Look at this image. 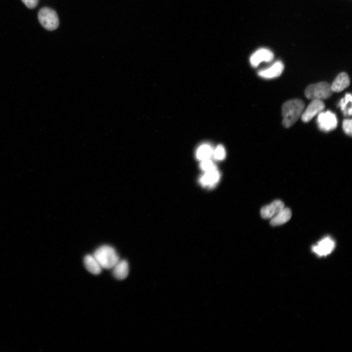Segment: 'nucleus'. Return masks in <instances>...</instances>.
<instances>
[{
  "instance_id": "6e6552de",
  "label": "nucleus",
  "mask_w": 352,
  "mask_h": 352,
  "mask_svg": "<svg viewBox=\"0 0 352 352\" xmlns=\"http://www.w3.org/2000/svg\"><path fill=\"white\" fill-rule=\"evenodd\" d=\"M335 248V242L330 237H326L313 247V251L319 256L330 254Z\"/></svg>"
},
{
  "instance_id": "20e7f679",
  "label": "nucleus",
  "mask_w": 352,
  "mask_h": 352,
  "mask_svg": "<svg viewBox=\"0 0 352 352\" xmlns=\"http://www.w3.org/2000/svg\"><path fill=\"white\" fill-rule=\"evenodd\" d=\"M38 19L41 25L48 31L56 30L59 25L56 13L49 8H44L40 10L38 14Z\"/></svg>"
},
{
  "instance_id": "39448f33",
  "label": "nucleus",
  "mask_w": 352,
  "mask_h": 352,
  "mask_svg": "<svg viewBox=\"0 0 352 352\" xmlns=\"http://www.w3.org/2000/svg\"><path fill=\"white\" fill-rule=\"evenodd\" d=\"M317 122L319 128L325 132L335 129L337 125V119L335 115L329 111L319 113Z\"/></svg>"
},
{
  "instance_id": "f3484780",
  "label": "nucleus",
  "mask_w": 352,
  "mask_h": 352,
  "mask_svg": "<svg viewBox=\"0 0 352 352\" xmlns=\"http://www.w3.org/2000/svg\"><path fill=\"white\" fill-rule=\"evenodd\" d=\"M352 95L347 94L345 97L341 99L338 106L341 108L344 116H351L352 114V107H349V104L352 103Z\"/></svg>"
},
{
  "instance_id": "0eeeda50",
  "label": "nucleus",
  "mask_w": 352,
  "mask_h": 352,
  "mask_svg": "<svg viewBox=\"0 0 352 352\" xmlns=\"http://www.w3.org/2000/svg\"><path fill=\"white\" fill-rule=\"evenodd\" d=\"M285 207L283 201L276 200L263 207L260 211L261 217L264 219H271Z\"/></svg>"
},
{
  "instance_id": "f257e3e1",
  "label": "nucleus",
  "mask_w": 352,
  "mask_h": 352,
  "mask_svg": "<svg viewBox=\"0 0 352 352\" xmlns=\"http://www.w3.org/2000/svg\"><path fill=\"white\" fill-rule=\"evenodd\" d=\"M305 103L301 100L295 99L286 102L283 106V125L289 128L294 125L302 116Z\"/></svg>"
},
{
  "instance_id": "9d476101",
  "label": "nucleus",
  "mask_w": 352,
  "mask_h": 352,
  "mask_svg": "<svg viewBox=\"0 0 352 352\" xmlns=\"http://www.w3.org/2000/svg\"><path fill=\"white\" fill-rule=\"evenodd\" d=\"M274 57L271 51L267 49H260L255 52L250 58L251 65L256 67L262 62H271Z\"/></svg>"
},
{
  "instance_id": "a211bd4d",
  "label": "nucleus",
  "mask_w": 352,
  "mask_h": 352,
  "mask_svg": "<svg viewBox=\"0 0 352 352\" xmlns=\"http://www.w3.org/2000/svg\"><path fill=\"white\" fill-rule=\"evenodd\" d=\"M200 168L204 172L217 169L214 163L210 159L201 161Z\"/></svg>"
},
{
  "instance_id": "f03ea898",
  "label": "nucleus",
  "mask_w": 352,
  "mask_h": 352,
  "mask_svg": "<svg viewBox=\"0 0 352 352\" xmlns=\"http://www.w3.org/2000/svg\"><path fill=\"white\" fill-rule=\"evenodd\" d=\"M93 255L102 268L112 269L119 260L116 250L112 247L104 245L98 248Z\"/></svg>"
},
{
  "instance_id": "2eb2a0df",
  "label": "nucleus",
  "mask_w": 352,
  "mask_h": 352,
  "mask_svg": "<svg viewBox=\"0 0 352 352\" xmlns=\"http://www.w3.org/2000/svg\"><path fill=\"white\" fill-rule=\"evenodd\" d=\"M84 263L87 270L93 274L98 275L102 271V267L93 255H86Z\"/></svg>"
},
{
  "instance_id": "4468645a",
  "label": "nucleus",
  "mask_w": 352,
  "mask_h": 352,
  "mask_svg": "<svg viewBox=\"0 0 352 352\" xmlns=\"http://www.w3.org/2000/svg\"><path fill=\"white\" fill-rule=\"evenodd\" d=\"M350 84V81L348 75L342 73L337 76L331 87L333 92L339 93L348 87Z\"/></svg>"
},
{
  "instance_id": "dca6fc26",
  "label": "nucleus",
  "mask_w": 352,
  "mask_h": 352,
  "mask_svg": "<svg viewBox=\"0 0 352 352\" xmlns=\"http://www.w3.org/2000/svg\"><path fill=\"white\" fill-rule=\"evenodd\" d=\"M214 150L207 144L201 145L196 151V157L200 161L210 159L213 156Z\"/></svg>"
},
{
  "instance_id": "412c9836",
  "label": "nucleus",
  "mask_w": 352,
  "mask_h": 352,
  "mask_svg": "<svg viewBox=\"0 0 352 352\" xmlns=\"http://www.w3.org/2000/svg\"><path fill=\"white\" fill-rule=\"evenodd\" d=\"M22 1L29 9L35 8L38 3V0H22Z\"/></svg>"
},
{
  "instance_id": "423d86ee",
  "label": "nucleus",
  "mask_w": 352,
  "mask_h": 352,
  "mask_svg": "<svg viewBox=\"0 0 352 352\" xmlns=\"http://www.w3.org/2000/svg\"><path fill=\"white\" fill-rule=\"evenodd\" d=\"M324 103L320 100H313L302 114V120L308 122L316 116L322 112L325 108Z\"/></svg>"
},
{
  "instance_id": "aec40b11",
  "label": "nucleus",
  "mask_w": 352,
  "mask_h": 352,
  "mask_svg": "<svg viewBox=\"0 0 352 352\" xmlns=\"http://www.w3.org/2000/svg\"><path fill=\"white\" fill-rule=\"evenodd\" d=\"M342 127L345 133L348 135L352 136V120L346 119L343 120Z\"/></svg>"
},
{
  "instance_id": "1a4fd4ad",
  "label": "nucleus",
  "mask_w": 352,
  "mask_h": 352,
  "mask_svg": "<svg viewBox=\"0 0 352 352\" xmlns=\"http://www.w3.org/2000/svg\"><path fill=\"white\" fill-rule=\"evenodd\" d=\"M285 66L283 62L277 61L270 67L260 70L258 73L261 78L271 79L279 77L283 73Z\"/></svg>"
},
{
  "instance_id": "6ab92c4d",
  "label": "nucleus",
  "mask_w": 352,
  "mask_h": 352,
  "mask_svg": "<svg viewBox=\"0 0 352 352\" xmlns=\"http://www.w3.org/2000/svg\"><path fill=\"white\" fill-rule=\"evenodd\" d=\"M213 156L218 161L223 160L226 156L225 149L222 145H219L214 150Z\"/></svg>"
},
{
  "instance_id": "f8f14e48",
  "label": "nucleus",
  "mask_w": 352,
  "mask_h": 352,
  "mask_svg": "<svg viewBox=\"0 0 352 352\" xmlns=\"http://www.w3.org/2000/svg\"><path fill=\"white\" fill-rule=\"evenodd\" d=\"M291 218L292 212L291 210L288 208L285 207L271 219L270 223L273 227L280 226L288 222Z\"/></svg>"
},
{
  "instance_id": "9b49d317",
  "label": "nucleus",
  "mask_w": 352,
  "mask_h": 352,
  "mask_svg": "<svg viewBox=\"0 0 352 352\" xmlns=\"http://www.w3.org/2000/svg\"><path fill=\"white\" fill-rule=\"evenodd\" d=\"M220 175L218 169L205 172L200 178V182L203 186L213 187L218 183Z\"/></svg>"
},
{
  "instance_id": "ddd939ff",
  "label": "nucleus",
  "mask_w": 352,
  "mask_h": 352,
  "mask_svg": "<svg viewBox=\"0 0 352 352\" xmlns=\"http://www.w3.org/2000/svg\"><path fill=\"white\" fill-rule=\"evenodd\" d=\"M112 269L114 276L118 280H124L129 274V264L125 260H119Z\"/></svg>"
},
{
  "instance_id": "7ed1b4c3",
  "label": "nucleus",
  "mask_w": 352,
  "mask_h": 352,
  "mask_svg": "<svg viewBox=\"0 0 352 352\" xmlns=\"http://www.w3.org/2000/svg\"><path fill=\"white\" fill-rule=\"evenodd\" d=\"M333 92L329 84L321 82L308 86L305 90V95L308 99L321 101L330 97Z\"/></svg>"
}]
</instances>
